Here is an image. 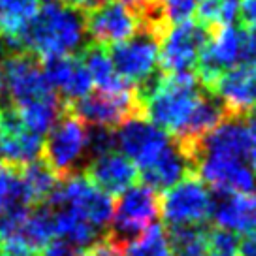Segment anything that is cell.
Masks as SVG:
<instances>
[{"label":"cell","instance_id":"obj_1","mask_svg":"<svg viewBox=\"0 0 256 256\" xmlns=\"http://www.w3.org/2000/svg\"><path fill=\"white\" fill-rule=\"evenodd\" d=\"M85 14L62 4L60 0H44L38 16L21 38V51L48 60L66 56L85 48Z\"/></svg>","mask_w":256,"mask_h":256},{"label":"cell","instance_id":"obj_2","mask_svg":"<svg viewBox=\"0 0 256 256\" xmlns=\"http://www.w3.org/2000/svg\"><path fill=\"white\" fill-rule=\"evenodd\" d=\"M206 88L192 72L164 74L156 90L144 104L145 119L177 138L188 124Z\"/></svg>","mask_w":256,"mask_h":256},{"label":"cell","instance_id":"obj_3","mask_svg":"<svg viewBox=\"0 0 256 256\" xmlns=\"http://www.w3.org/2000/svg\"><path fill=\"white\" fill-rule=\"evenodd\" d=\"M87 124L64 102V108L53 128L48 132L42 147V158L56 176L66 177L74 174V166L87 151Z\"/></svg>","mask_w":256,"mask_h":256},{"label":"cell","instance_id":"obj_4","mask_svg":"<svg viewBox=\"0 0 256 256\" xmlns=\"http://www.w3.org/2000/svg\"><path fill=\"white\" fill-rule=\"evenodd\" d=\"M213 198L196 172H190L164 190L160 198V215L168 228L204 224L211 216Z\"/></svg>","mask_w":256,"mask_h":256},{"label":"cell","instance_id":"obj_5","mask_svg":"<svg viewBox=\"0 0 256 256\" xmlns=\"http://www.w3.org/2000/svg\"><path fill=\"white\" fill-rule=\"evenodd\" d=\"M48 206L51 209L68 208L90 222L96 230L106 228L113 218V198L90 183L85 174H70L62 177L51 194Z\"/></svg>","mask_w":256,"mask_h":256},{"label":"cell","instance_id":"obj_6","mask_svg":"<svg viewBox=\"0 0 256 256\" xmlns=\"http://www.w3.org/2000/svg\"><path fill=\"white\" fill-rule=\"evenodd\" d=\"M68 106L85 124L110 128V130H117L120 124L136 117L145 119L144 106L138 98L136 85L120 92H108V90L88 92L87 96Z\"/></svg>","mask_w":256,"mask_h":256},{"label":"cell","instance_id":"obj_7","mask_svg":"<svg viewBox=\"0 0 256 256\" xmlns=\"http://www.w3.org/2000/svg\"><path fill=\"white\" fill-rule=\"evenodd\" d=\"M0 68L4 74L6 98L12 108L56 98V92L51 88L44 76L42 64L30 53L24 51L10 53L0 62Z\"/></svg>","mask_w":256,"mask_h":256},{"label":"cell","instance_id":"obj_8","mask_svg":"<svg viewBox=\"0 0 256 256\" xmlns=\"http://www.w3.org/2000/svg\"><path fill=\"white\" fill-rule=\"evenodd\" d=\"M220 30H211L194 17L174 24L160 44L158 68L164 74L194 72L202 49Z\"/></svg>","mask_w":256,"mask_h":256},{"label":"cell","instance_id":"obj_9","mask_svg":"<svg viewBox=\"0 0 256 256\" xmlns=\"http://www.w3.org/2000/svg\"><path fill=\"white\" fill-rule=\"evenodd\" d=\"M160 215V196L151 186L138 181L120 194L117 208H113L112 234L122 243H130L154 224Z\"/></svg>","mask_w":256,"mask_h":256},{"label":"cell","instance_id":"obj_10","mask_svg":"<svg viewBox=\"0 0 256 256\" xmlns=\"http://www.w3.org/2000/svg\"><path fill=\"white\" fill-rule=\"evenodd\" d=\"M160 44V36L147 28H140L132 38L112 46L110 58L117 76L132 85L147 80L158 68Z\"/></svg>","mask_w":256,"mask_h":256},{"label":"cell","instance_id":"obj_11","mask_svg":"<svg viewBox=\"0 0 256 256\" xmlns=\"http://www.w3.org/2000/svg\"><path fill=\"white\" fill-rule=\"evenodd\" d=\"M85 30L90 44L112 48L140 30V16L119 0H102L85 12Z\"/></svg>","mask_w":256,"mask_h":256},{"label":"cell","instance_id":"obj_12","mask_svg":"<svg viewBox=\"0 0 256 256\" xmlns=\"http://www.w3.org/2000/svg\"><path fill=\"white\" fill-rule=\"evenodd\" d=\"M115 142L122 154L132 160L140 172L149 168L166 151V147L172 144V138L147 119L136 117L117 128Z\"/></svg>","mask_w":256,"mask_h":256},{"label":"cell","instance_id":"obj_13","mask_svg":"<svg viewBox=\"0 0 256 256\" xmlns=\"http://www.w3.org/2000/svg\"><path fill=\"white\" fill-rule=\"evenodd\" d=\"M211 92L222 102L226 117H250L256 113V66L243 62L226 70Z\"/></svg>","mask_w":256,"mask_h":256},{"label":"cell","instance_id":"obj_14","mask_svg":"<svg viewBox=\"0 0 256 256\" xmlns=\"http://www.w3.org/2000/svg\"><path fill=\"white\" fill-rule=\"evenodd\" d=\"M83 174L94 186H98L112 198L120 196L132 184H136L140 179L136 164L122 152L117 151H110L106 154L94 156Z\"/></svg>","mask_w":256,"mask_h":256},{"label":"cell","instance_id":"obj_15","mask_svg":"<svg viewBox=\"0 0 256 256\" xmlns=\"http://www.w3.org/2000/svg\"><path fill=\"white\" fill-rule=\"evenodd\" d=\"M44 138L24 126L12 106L0 108V152L4 160L26 164L40 158Z\"/></svg>","mask_w":256,"mask_h":256},{"label":"cell","instance_id":"obj_16","mask_svg":"<svg viewBox=\"0 0 256 256\" xmlns=\"http://www.w3.org/2000/svg\"><path fill=\"white\" fill-rule=\"evenodd\" d=\"M44 76L53 90L64 96V102L72 104L92 90V80L80 56H55L44 60Z\"/></svg>","mask_w":256,"mask_h":256},{"label":"cell","instance_id":"obj_17","mask_svg":"<svg viewBox=\"0 0 256 256\" xmlns=\"http://www.w3.org/2000/svg\"><path fill=\"white\" fill-rule=\"evenodd\" d=\"M211 216L218 228L241 236L256 234V194H224L216 202L213 200Z\"/></svg>","mask_w":256,"mask_h":256},{"label":"cell","instance_id":"obj_18","mask_svg":"<svg viewBox=\"0 0 256 256\" xmlns=\"http://www.w3.org/2000/svg\"><path fill=\"white\" fill-rule=\"evenodd\" d=\"M190 172H196V170L192 168V164L186 160V156L172 142L166 147V151L162 152L149 168L140 170V179H142V183L158 192L168 190L170 186H174L177 181H181Z\"/></svg>","mask_w":256,"mask_h":256},{"label":"cell","instance_id":"obj_19","mask_svg":"<svg viewBox=\"0 0 256 256\" xmlns=\"http://www.w3.org/2000/svg\"><path fill=\"white\" fill-rule=\"evenodd\" d=\"M44 0H0V36L10 51H21V38L38 16Z\"/></svg>","mask_w":256,"mask_h":256},{"label":"cell","instance_id":"obj_20","mask_svg":"<svg viewBox=\"0 0 256 256\" xmlns=\"http://www.w3.org/2000/svg\"><path fill=\"white\" fill-rule=\"evenodd\" d=\"M58 181H60V177L49 168L42 156L32 162L21 164L23 204L26 208H38V206L48 204Z\"/></svg>","mask_w":256,"mask_h":256},{"label":"cell","instance_id":"obj_21","mask_svg":"<svg viewBox=\"0 0 256 256\" xmlns=\"http://www.w3.org/2000/svg\"><path fill=\"white\" fill-rule=\"evenodd\" d=\"M81 62L87 68L88 76L92 83L98 85V90H108V92H120V90H128L134 85L128 83L117 76L113 62L110 58L108 48L98 46V44H87L81 49Z\"/></svg>","mask_w":256,"mask_h":256},{"label":"cell","instance_id":"obj_22","mask_svg":"<svg viewBox=\"0 0 256 256\" xmlns=\"http://www.w3.org/2000/svg\"><path fill=\"white\" fill-rule=\"evenodd\" d=\"M209 226H204V224L176 226V228H168L166 232L172 256H206Z\"/></svg>","mask_w":256,"mask_h":256},{"label":"cell","instance_id":"obj_23","mask_svg":"<svg viewBox=\"0 0 256 256\" xmlns=\"http://www.w3.org/2000/svg\"><path fill=\"white\" fill-rule=\"evenodd\" d=\"M55 213V230L60 240L72 243L76 247L90 245L98 240V230L87 222L81 215L68 208H58Z\"/></svg>","mask_w":256,"mask_h":256},{"label":"cell","instance_id":"obj_24","mask_svg":"<svg viewBox=\"0 0 256 256\" xmlns=\"http://www.w3.org/2000/svg\"><path fill=\"white\" fill-rule=\"evenodd\" d=\"M124 256H172L164 228L156 224L149 226L142 236L126 243Z\"/></svg>","mask_w":256,"mask_h":256},{"label":"cell","instance_id":"obj_25","mask_svg":"<svg viewBox=\"0 0 256 256\" xmlns=\"http://www.w3.org/2000/svg\"><path fill=\"white\" fill-rule=\"evenodd\" d=\"M124 247L126 243H122L112 232H108L102 238H98L94 243H90L83 250V256H124Z\"/></svg>","mask_w":256,"mask_h":256},{"label":"cell","instance_id":"obj_26","mask_svg":"<svg viewBox=\"0 0 256 256\" xmlns=\"http://www.w3.org/2000/svg\"><path fill=\"white\" fill-rule=\"evenodd\" d=\"M200 0H160L170 24H177L190 19Z\"/></svg>","mask_w":256,"mask_h":256},{"label":"cell","instance_id":"obj_27","mask_svg":"<svg viewBox=\"0 0 256 256\" xmlns=\"http://www.w3.org/2000/svg\"><path fill=\"white\" fill-rule=\"evenodd\" d=\"M241 58L245 64L256 66V26L241 28Z\"/></svg>","mask_w":256,"mask_h":256},{"label":"cell","instance_id":"obj_28","mask_svg":"<svg viewBox=\"0 0 256 256\" xmlns=\"http://www.w3.org/2000/svg\"><path fill=\"white\" fill-rule=\"evenodd\" d=\"M40 256H83V250L64 240H53L44 247Z\"/></svg>","mask_w":256,"mask_h":256},{"label":"cell","instance_id":"obj_29","mask_svg":"<svg viewBox=\"0 0 256 256\" xmlns=\"http://www.w3.org/2000/svg\"><path fill=\"white\" fill-rule=\"evenodd\" d=\"M238 19H240L241 28H248V26H256V0H241L238 4Z\"/></svg>","mask_w":256,"mask_h":256},{"label":"cell","instance_id":"obj_30","mask_svg":"<svg viewBox=\"0 0 256 256\" xmlns=\"http://www.w3.org/2000/svg\"><path fill=\"white\" fill-rule=\"evenodd\" d=\"M248 126V162L252 164V172L256 176V113L247 119Z\"/></svg>","mask_w":256,"mask_h":256},{"label":"cell","instance_id":"obj_31","mask_svg":"<svg viewBox=\"0 0 256 256\" xmlns=\"http://www.w3.org/2000/svg\"><path fill=\"white\" fill-rule=\"evenodd\" d=\"M236 256H256V234H247L238 241Z\"/></svg>","mask_w":256,"mask_h":256},{"label":"cell","instance_id":"obj_32","mask_svg":"<svg viewBox=\"0 0 256 256\" xmlns=\"http://www.w3.org/2000/svg\"><path fill=\"white\" fill-rule=\"evenodd\" d=\"M119 2H122V4L130 6L134 12H140V10H144L147 4H151L152 0H119Z\"/></svg>","mask_w":256,"mask_h":256},{"label":"cell","instance_id":"obj_33","mask_svg":"<svg viewBox=\"0 0 256 256\" xmlns=\"http://www.w3.org/2000/svg\"><path fill=\"white\" fill-rule=\"evenodd\" d=\"M8 53H10V46L6 44V40L0 36V58H2L4 55H8Z\"/></svg>","mask_w":256,"mask_h":256},{"label":"cell","instance_id":"obj_34","mask_svg":"<svg viewBox=\"0 0 256 256\" xmlns=\"http://www.w3.org/2000/svg\"><path fill=\"white\" fill-rule=\"evenodd\" d=\"M30 256H40V254H30Z\"/></svg>","mask_w":256,"mask_h":256}]
</instances>
